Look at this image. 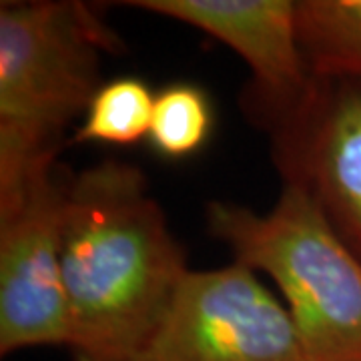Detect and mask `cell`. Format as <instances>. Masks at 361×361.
<instances>
[{
  "label": "cell",
  "mask_w": 361,
  "mask_h": 361,
  "mask_svg": "<svg viewBox=\"0 0 361 361\" xmlns=\"http://www.w3.org/2000/svg\"><path fill=\"white\" fill-rule=\"evenodd\" d=\"M207 225L237 263L281 289L303 360L361 361V257L305 185L285 179L267 213L213 201Z\"/></svg>",
  "instance_id": "obj_2"
},
{
  "label": "cell",
  "mask_w": 361,
  "mask_h": 361,
  "mask_svg": "<svg viewBox=\"0 0 361 361\" xmlns=\"http://www.w3.org/2000/svg\"><path fill=\"white\" fill-rule=\"evenodd\" d=\"M127 361H305L293 319L241 263L187 271Z\"/></svg>",
  "instance_id": "obj_4"
},
{
  "label": "cell",
  "mask_w": 361,
  "mask_h": 361,
  "mask_svg": "<svg viewBox=\"0 0 361 361\" xmlns=\"http://www.w3.org/2000/svg\"><path fill=\"white\" fill-rule=\"evenodd\" d=\"M215 129V106L203 87L171 82L155 92L149 145L167 161L201 153Z\"/></svg>",
  "instance_id": "obj_10"
},
{
  "label": "cell",
  "mask_w": 361,
  "mask_h": 361,
  "mask_svg": "<svg viewBox=\"0 0 361 361\" xmlns=\"http://www.w3.org/2000/svg\"><path fill=\"white\" fill-rule=\"evenodd\" d=\"M155 92L139 77L103 82L87 106L73 142L130 147L149 139Z\"/></svg>",
  "instance_id": "obj_9"
},
{
  "label": "cell",
  "mask_w": 361,
  "mask_h": 361,
  "mask_svg": "<svg viewBox=\"0 0 361 361\" xmlns=\"http://www.w3.org/2000/svg\"><path fill=\"white\" fill-rule=\"evenodd\" d=\"M118 39L85 2L0 4V191L59 155L68 123L103 85L101 54Z\"/></svg>",
  "instance_id": "obj_3"
},
{
  "label": "cell",
  "mask_w": 361,
  "mask_h": 361,
  "mask_svg": "<svg viewBox=\"0 0 361 361\" xmlns=\"http://www.w3.org/2000/svg\"><path fill=\"white\" fill-rule=\"evenodd\" d=\"M127 6L193 26L251 66L259 94L281 127L310 99L315 77L301 51L291 0H130Z\"/></svg>",
  "instance_id": "obj_7"
},
{
  "label": "cell",
  "mask_w": 361,
  "mask_h": 361,
  "mask_svg": "<svg viewBox=\"0 0 361 361\" xmlns=\"http://www.w3.org/2000/svg\"><path fill=\"white\" fill-rule=\"evenodd\" d=\"M297 30L313 77L361 80V0L297 2Z\"/></svg>",
  "instance_id": "obj_8"
},
{
  "label": "cell",
  "mask_w": 361,
  "mask_h": 361,
  "mask_svg": "<svg viewBox=\"0 0 361 361\" xmlns=\"http://www.w3.org/2000/svg\"><path fill=\"white\" fill-rule=\"evenodd\" d=\"M56 157L42 159L0 191V353L68 348L63 275L65 185Z\"/></svg>",
  "instance_id": "obj_5"
},
{
  "label": "cell",
  "mask_w": 361,
  "mask_h": 361,
  "mask_svg": "<svg viewBox=\"0 0 361 361\" xmlns=\"http://www.w3.org/2000/svg\"><path fill=\"white\" fill-rule=\"evenodd\" d=\"M277 139L285 179L310 189L361 257V80L315 77Z\"/></svg>",
  "instance_id": "obj_6"
},
{
  "label": "cell",
  "mask_w": 361,
  "mask_h": 361,
  "mask_svg": "<svg viewBox=\"0 0 361 361\" xmlns=\"http://www.w3.org/2000/svg\"><path fill=\"white\" fill-rule=\"evenodd\" d=\"M61 249L68 349L77 361H127L189 271L139 167L104 161L65 185Z\"/></svg>",
  "instance_id": "obj_1"
}]
</instances>
